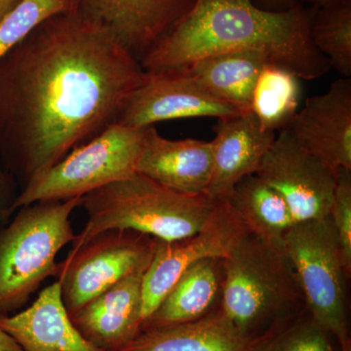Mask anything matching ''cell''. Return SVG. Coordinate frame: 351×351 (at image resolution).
I'll use <instances>...</instances> for the list:
<instances>
[{"label": "cell", "instance_id": "1", "mask_svg": "<svg viewBox=\"0 0 351 351\" xmlns=\"http://www.w3.org/2000/svg\"><path fill=\"white\" fill-rule=\"evenodd\" d=\"M144 75L112 34L71 11L0 57V159L20 193L114 124Z\"/></svg>", "mask_w": 351, "mask_h": 351}, {"label": "cell", "instance_id": "2", "mask_svg": "<svg viewBox=\"0 0 351 351\" xmlns=\"http://www.w3.org/2000/svg\"><path fill=\"white\" fill-rule=\"evenodd\" d=\"M313 17L299 6L267 11L252 0H195L141 66L149 73L173 71L210 55L253 50L301 80H317L331 66L311 39Z\"/></svg>", "mask_w": 351, "mask_h": 351}, {"label": "cell", "instance_id": "3", "mask_svg": "<svg viewBox=\"0 0 351 351\" xmlns=\"http://www.w3.org/2000/svg\"><path fill=\"white\" fill-rule=\"evenodd\" d=\"M215 201L207 195L176 193L134 173L82 196L87 223L71 251L110 230H135L164 241L191 237L206 223Z\"/></svg>", "mask_w": 351, "mask_h": 351}, {"label": "cell", "instance_id": "4", "mask_svg": "<svg viewBox=\"0 0 351 351\" xmlns=\"http://www.w3.org/2000/svg\"><path fill=\"white\" fill-rule=\"evenodd\" d=\"M306 307L283 242L247 233L225 258L223 313L251 341Z\"/></svg>", "mask_w": 351, "mask_h": 351}, {"label": "cell", "instance_id": "5", "mask_svg": "<svg viewBox=\"0 0 351 351\" xmlns=\"http://www.w3.org/2000/svg\"><path fill=\"white\" fill-rule=\"evenodd\" d=\"M82 199L25 205L0 230V315L20 309L45 279L55 276L58 253L75 239L69 218Z\"/></svg>", "mask_w": 351, "mask_h": 351}, {"label": "cell", "instance_id": "6", "mask_svg": "<svg viewBox=\"0 0 351 351\" xmlns=\"http://www.w3.org/2000/svg\"><path fill=\"white\" fill-rule=\"evenodd\" d=\"M283 247L299 279L306 308L321 326L351 351L346 274L330 217L295 223L283 237Z\"/></svg>", "mask_w": 351, "mask_h": 351}, {"label": "cell", "instance_id": "7", "mask_svg": "<svg viewBox=\"0 0 351 351\" xmlns=\"http://www.w3.org/2000/svg\"><path fill=\"white\" fill-rule=\"evenodd\" d=\"M147 127L114 123L69 152L34 180L16 201V208L38 201L66 200L120 181L137 172Z\"/></svg>", "mask_w": 351, "mask_h": 351}, {"label": "cell", "instance_id": "8", "mask_svg": "<svg viewBox=\"0 0 351 351\" xmlns=\"http://www.w3.org/2000/svg\"><path fill=\"white\" fill-rule=\"evenodd\" d=\"M156 239L131 230L97 234L58 263L55 276L69 315L97 295L151 263Z\"/></svg>", "mask_w": 351, "mask_h": 351}, {"label": "cell", "instance_id": "9", "mask_svg": "<svg viewBox=\"0 0 351 351\" xmlns=\"http://www.w3.org/2000/svg\"><path fill=\"white\" fill-rule=\"evenodd\" d=\"M248 232L228 201L216 200L206 223L195 234L172 241L156 239L143 278V321L189 267L203 258H226Z\"/></svg>", "mask_w": 351, "mask_h": 351}, {"label": "cell", "instance_id": "10", "mask_svg": "<svg viewBox=\"0 0 351 351\" xmlns=\"http://www.w3.org/2000/svg\"><path fill=\"white\" fill-rule=\"evenodd\" d=\"M256 175L283 198L295 223L329 216L337 172L298 144L286 129L278 132Z\"/></svg>", "mask_w": 351, "mask_h": 351}, {"label": "cell", "instance_id": "11", "mask_svg": "<svg viewBox=\"0 0 351 351\" xmlns=\"http://www.w3.org/2000/svg\"><path fill=\"white\" fill-rule=\"evenodd\" d=\"M240 113L181 71H145L142 82L124 101L115 123L143 128L164 120L223 119Z\"/></svg>", "mask_w": 351, "mask_h": 351}, {"label": "cell", "instance_id": "12", "mask_svg": "<svg viewBox=\"0 0 351 351\" xmlns=\"http://www.w3.org/2000/svg\"><path fill=\"white\" fill-rule=\"evenodd\" d=\"M66 2L68 11L112 34L140 63L188 12L195 0H66Z\"/></svg>", "mask_w": 351, "mask_h": 351}, {"label": "cell", "instance_id": "13", "mask_svg": "<svg viewBox=\"0 0 351 351\" xmlns=\"http://www.w3.org/2000/svg\"><path fill=\"white\" fill-rule=\"evenodd\" d=\"M295 142L331 169L351 170V80L307 99L285 127Z\"/></svg>", "mask_w": 351, "mask_h": 351}, {"label": "cell", "instance_id": "14", "mask_svg": "<svg viewBox=\"0 0 351 351\" xmlns=\"http://www.w3.org/2000/svg\"><path fill=\"white\" fill-rule=\"evenodd\" d=\"M149 265L138 267L69 315L87 341L103 350L121 351L140 334L143 278Z\"/></svg>", "mask_w": 351, "mask_h": 351}, {"label": "cell", "instance_id": "15", "mask_svg": "<svg viewBox=\"0 0 351 351\" xmlns=\"http://www.w3.org/2000/svg\"><path fill=\"white\" fill-rule=\"evenodd\" d=\"M213 169L211 142L170 140L147 126L137 173L184 195H206Z\"/></svg>", "mask_w": 351, "mask_h": 351}, {"label": "cell", "instance_id": "16", "mask_svg": "<svg viewBox=\"0 0 351 351\" xmlns=\"http://www.w3.org/2000/svg\"><path fill=\"white\" fill-rule=\"evenodd\" d=\"M214 131L213 169L206 195L226 200L237 182L257 173L276 134L263 130L251 110L219 119Z\"/></svg>", "mask_w": 351, "mask_h": 351}, {"label": "cell", "instance_id": "17", "mask_svg": "<svg viewBox=\"0 0 351 351\" xmlns=\"http://www.w3.org/2000/svg\"><path fill=\"white\" fill-rule=\"evenodd\" d=\"M0 328L23 351H106L87 341L73 324L58 280L44 288L27 308L0 315Z\"/></svg>", "mask_w": 351, "mask_h": 351}, {"label": "cell", "instance_id": "18", "mask_svg": "<svg viewBox=\"0 0 351 351\" xmlns=\"http://www.w3.org/2000/svg\"><path fill=\"white\" fill-rule=\"evenodd\" d=\"M225 258H207L189 267L151 315L141 331L200 319L221 308Z\"/></svg>", "mask_w": 351, "mask_h": 351}, {"label": "cell", "instance_id": "19", "mask_svg": "<svg viewBox=\"0 0 351 351\" xmlns=\"http://www.w3.org/2000/svg\"><path fill=\"white\" fill-rule=\"evenodd\" d=\"M249 343L221 308L200 319L141 331L121 351H247Z\"/></svg>", "mask_w": 351, "mask_h": 351}, {"label": "cell", "instance_id": "20", "mask_svg": "<svg viewBox=\"0 0 351 351\" xmlns=\"http://www.w3.org/2000/svg\"><path fill=\"white\" fill-rule=\"evenodd\" d=\"M267 63L269 57L263 53L242 50L210 55L177 69L244 113L250 112L254 87Z\"/></svg>", "mask_w": 351, "mask_h": 351}, {"label": "cell", "instance_id": "21", "mask_svg": "<svg viewBox=\"0 0 351 351\" xmlns=\"http://www.w3.org/2000/svg\"><path fill=\"white\" fill-rule=\"evenodd\" d=\"M226 200L249 232L265 241L282 243L284 234L295 223L283 198L258 175L237 182Z\"/></svg>", "mask_w": 351, "mask_h": 351}, {"label": "cell", "instance_id": "22", "mask_svg": "<svg viewBox=\"0 0 351 351\" xmlns=\"http://www.w3.org/2000/svg\"><path fill=\"white\" fill-rule=\"evenodd\" d=\"M300 80L288 69L265 64L254 87L250 108L263 130L276 134L290 123L302 99Z\"/></svg>", "mask_w": 351, "mask_h": 351}, {"label": "cell", "instance_id": "23", "mask_svg": "<svg viewBox=\"0 0 351 351\" xmlns=\"http://www.w3.org/2000/svg\"><path fill=\"white\" fill-rule=\"evenodd\" d=\"M247 351H343L334 334L308 309L291 316L249 343Z\"/></svg>", "mask_w": 351, "mask_h": 351}, {"label": "cell", "instance_id": "24", "mask_svg": "<svg viewBox=\"0 0 351 351\" xmlns=\"http://www.w3.org/2000/svg\"><path fill=\"white\" fill-rule=\"evenodd\" d=\"M311 39L341 75L351 76V0L319 8L311 22Z\"/></svg>", "mask_w": 351, "mask_h": 351}, {"label": "cell", "instance_id": "25", "mask_svg": "<svg viewBox=\"0 0 351 351\" xmlns=\"http://www.w3.org/2000/svg\"><path fill=\"white\" fill-rule=\"evenodd\" d=\"M68 11L66 0H23L0 21V57L44 21Z\"/></svg>", "mask_w": 351, "mask_h": 351}, {"label": "cell", "instance_id": "26", "mask_svg": "<svg viewBox=\"0 0 351 351\" xmlns=\"http://www.w3.org/2000/svg\"><path fill=\"white\" fill-rule=\"evenodd\" d=\"M334 226L341 260L348 278L351 276V170L337 172L336 186L329 213Z\"/></svg>", "mask_w": 351, "mask_h": 351}, {"label": "cell", "instance_id": "27", "mask_svg": "<svg viewBox=\"0 0 351 351\" xmlns=\"http://www.w3.org/2000/svg\"><path fill=\"white\" fill-rule=\"evenodd\" d=\"M19 195L17 182L0 159V230L8 225L17 211L16 201Z\"/></svg>", "mask_w": 351, "mask_h": 351}, {"label": "cell", "instance_id": "28", "mask_svg": "<svg viewBox=\"0 0 351 351\" xmlns=\"http://www.w3.org/2000/svg\"><path fill=\"white\" fill-rule=\"evenodd\" d=\"M0 351H23L19 345L0 328Z\"/></svg>", "mask_w": 351, "mask_h": 351}, {"label": "cell", "instance_id": "29", "mask_svg": "<svg viewBox=\"0 0 351 351\" xmlns=\"http://www.w3.org/2000/svg\"><path fill=\"white\" fill-rule=\"evenodd\" d=\"M22 1L23 0H0V21Z\"/></svg>", "mask_w": 351, "mask_h": 351}, {"label": "cell", "instance_id": "30", "mask_svg": "<svg viewBox=\"0 0 351 351\" xmlns=\"http://www.w3.org/2000/svg\"><path fill=\"white\" fill-rule=\"evenodd\" d=\"M306 3L311 4L314 7H317L318 9L323 8V7L332 5V4L337 3V2L341 1V0H302Z\"/></svg>", "mask_w": 351, "mask_h": 351}, {"label": "cell", "instance_id": "31", "mask_svg": "<svg viewBox=\"0 0 351 351\" xmlns=\"http://www.w3.org/2000/svg\"><path fill=\"white\" fill-rule=\"evenodd\" d=\"M281 1H288V0H281Z\"/></svg>", "mask_w": 351, "mask_h": 351}]
</instances>
